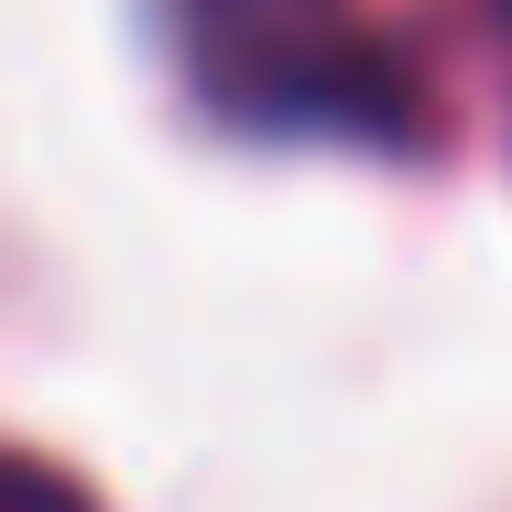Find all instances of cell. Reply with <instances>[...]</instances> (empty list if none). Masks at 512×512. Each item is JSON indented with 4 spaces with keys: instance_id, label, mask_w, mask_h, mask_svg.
<instances>
[{
    "instance_id": "obj_1",
    "label": "cell",
    "mask_w": 512,
    "mask_h": 512,
    "mask_svg": "<svg viewBox=\"0 0 512 512\" xmlns=\"http://www.w3.org/2000/svg\"><path fill=\"white\" fill-rule=\"evenodd\" d=\"M186 22V66L229 120L251 131H349V142H393L404 66L360 33L349 0H175Z\"/></svg>"
},
{
    "instance_id": "obj_2",
    "label": "cell",
    "mask_w": 512,
    "mask_h": 512,
    "mask_svg": "<svg viewBox=\"0 0 512 512\" xmlns=\"http://www.w3.org/2000/svg\"><path fill=\"white\" fill-rule=\"evenodd\" d=\"M0 512H99L77 480H55V469H33V458H0Z\"/></svg>"
}]
</instances>
